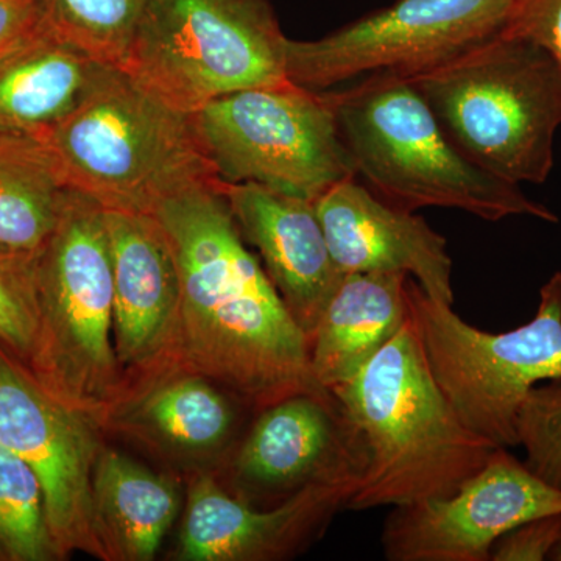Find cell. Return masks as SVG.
Returning a JSON list of instances; mask_svg holds the SVG:
<instances>
[{
	"mask_svg": "<svg viewBox=\"0 0 561 561\" xmlns=\"http://www.w3.org/2000/svg\"><path fill=\"white\" fill-rule=\"evenodd\" d=\"M151 216L179 265L181 370L206 376L253 413L327 390L313 379L309 337L242 238L221 180L172 195Z\"/></svg>",
	"mask_w": 561,
	"mask_h": 561,
	"instance_id": "cell-1",
	"label": "cell"
},
{
	"mask_svg": "<svg viewBox=\"0 0 561 561\" xmlns=\"http://www.w3.org/2000/svg\"><path fill=\"white\" fill-rule=\"evenodd\" d=\"M360 432L368 463L350 511L451 496L500 446L465 426L432 375L415 324L331 390Z\"/></svg>",
	"mask_w": 561,
	"mask_h": 561,
	"instance_id": "cell-2",
	"label": "cell"
},
{
	"mask_svg": "<svg viewBox=\"0 0 561 561\" xmlns=\"http://www.w3.org/2000/svg\"><path fill=\"white\" fill-rule=\"evenodd\" d=\"M357 176L398 208L459 209L486 221L559 216L519 184L483 171L449 140L405 77L375 73L343 91H324Z\"/></svg>",
	"mask_w": 561,
	"mask_h": 561,
	"instance_id": "cell-3",
	"label": "cell"
},
{
	"mask_svg": "<svg viewBox=\"0 0 561 561\" xmlns=\"http://www.w3.org/2000/svg\"><path fill=\"white\" fill-rule=\"evenodd\" d=\"M36 382L106 432L124 398L113 343L114 275L105 209L70 190L60 220L35 253Z\"/></svg>",
	"mask_w": 561,
	"mask_h": 561,
	"instance_id": "cell-4",
	"label": "cell"
},
{
	"mask_svg": "<svg viewBox=\"0 0 561 561\" xmlns=\"http://www.w3.org/2000/svg\"><path fill=\"white\" fill-rule=\"evenodd\" d=\"M69 190L105 210L153 214L162 202L220 180L194 114L110 68L47 138Z\"/></svg>",
	"mask_w": 561,
	"mask_h": 561,
	"instance_id": "cell-5",
	"label": "cell"
},
{
	"mask_svg": "<svg viewBox=\"0 0 561 561\" xmlns=\"http://www.w3.org/2000/svg\"><path fill=\"white\" fill-rule=\"evenodd\" d=\"M405 79L454 146L483 171L519 186L549 179L561 127V73L540 46L500 33Z\"/></svg>",
	"mask_w": 561,
	"mask_h": 561,
	"instance_id": "cell-6",
	"label": "cell"
},
{
	"mask_svg": "<svg viewBox=\"0 0 561 561\" xmlns=\"http://www.w3.org/2000/svg\"><path fill=\"white\" fill-rule=\"evenodd\" d=\"M286 41L268 0H151L122 70L194 114L232 92L289 80Z\"/></svg>",
	"mask_w": 561,
	"mask_h": 561,
	"instance_id": "cell-7",
	"label": "cell"
},
{
	"mask_svg": "<svg viewBox=\"0 0 561 561\" xmlns=\"http://www.w3.org/2000/svg\"><path fill=\"white\" fill-rule=\"evenodd\" d=\"M408 300L432 375L465 426L500 448L518 446L527 394L537 383L561 381V272L541 287L529 323L497 334L471 327L413 278Z\"/></svg>",
	"mask_w": 561,
	"mask_h": 561,
	"instance_id": "cell-8",
	"label": "cell"
},
{
	"mask_svg": "<svg viewBox=\"0 0 561 561\" xmlns=\"http://www.w3.org/2000/svg\"><path fill=\"white\" fill-rule=\"evenodd\" d=\"M194 122L217 176L227 183L260 184L313 203L357 176L324 91L290 80L250 88L203 106Z\"/></svg>",
	"mask_w": 561,
	"mask_h": 561,
	"instance_id": "cell-9",
	"label": "cell"
},
{
	"mask_svg": "<svg viewBox=\"0 0 561 561\" xmlns=\"http://www.w3.org/2000/svg\"><path fill=\"white\" fill-rule=\"evenodd\" d=\"M516 0H397L316 41L287 38V79L328 91L375 73L412 77L504 32Z\"/></svg>",
	"mask_w": 561,
	"mask_h": 561,
	"instance_id": "cell-10",
	"label": "cell"
},
{
	"mask_svg": "<svg viewBox=\"0 0 561 561\" xmlns=\"http://www.w3.org/2000/svg\"><path fill=\"white\" fill-rule=\"evenodd\" d=\"M103 431L66 408L0 346V440L41 483L50 537L61 560L83 552L105 561L92 508V472Z\"/></svg>",
	"mask_w": 561,
	"mask_h": 561,
	"instance_id": "cell-11",
	"label": "cell"
},
{
	"mask_svg": "<svg viewBox=\"0 0 561 561\" xmlns=\"http://www.w3.org/2000/svg\"><path fill=\"white\" fill-rule=\"evenodd\" d=\"M367 463L364 438L334 393L306 391L254 413L232 453V494L272 508L313 483L359 486Z\"/></svg>",
	"mask_w": 561,
	"mask_h": 561,
	"instance_id": "cell-12",
	"label": "cell"
},
{
	"mask_svg": "<svg viewBox=\"0 0 561 561\" xmlns=\"http://www.w3.org/2000/svg\"><path fill=\"white\" fill-rule=\"evenodd\" d=\"M561 515V490L496 448L451 496L394 507L382 530L390 561H490L505 534L542 516Z\"/></svg>",
	"mask_w": 561,
	"mask_h": 561,
	"instance_id": "cell-13",
	"label": "cell"
},
{
	"mask_svg": "<svg viewBox=\"0 0 561 561\" xmlns=\"http://www.w3.org/2000/svg\"><path fill=\"white\" fill-rule=\"evenodd\" d=\"M105 220L113 256V343L124 401L153 379L181 370L180 273L157 217L105 210Z\"/></svg>",
	"mask_w": 561,
	"mask_h": 561,
	"instance_id": "cell-14",
	"label": "cell"
},
{
	"mask_svg": "<svg viewBox=\"0 0 561 561\" xmlns=\"http://www.w3.org/2000/svg\"><path fill=\"white\" fill-rule=\"evenodd\" d=\"M357 483H313L283 504L257 508L225 490L216 476L195 474L187 489L176 560L278 561L323 535Z\"/></svg>",
	"mask_w": 561,
	"mask_h": 561,
	"instance_id": "cell-15",
	"label": "cell"
},
{
	"mask_svg": "<svg viewBox=\"0 0 561 561\" xmlns=\"http://www.w3.org/2000/svg\"><path fill=\"white\" fill-rule=\"evenodd\" d=\"M332 261L346 273H405L432 300L454 305L448 242L423 217L343 180L313 202Z\"/></svg>",
	"mask_w": 561,
	"mask_h": 561,
	"instance_id": "cell-16",
	"label": "cell"
},
{
	"mask_svg": "<svg viewBox=\"0 0 561 561\" xmlns=\"http://www.w3.org/2000/svg\"><path fill=\"white\" fill-rule=\"evenodd\" d=\"M242 238L298 327L311 337L343 273L332 261L313 203L254 183L221 181Z\"/></svg>",
	"mask_w": 561,
	"mask_h": 561,
	"instance_id": "cell-17",
	"label": "cell"
},
{
	"mask_svg": "<svg viewBox=\"0 0 561 561\" xmlns=\"http://www.w3.org/2000/svg\"><path fill=\"white\" fill-rule=\"evenodd\" d=\"M238 404L243 402L206 376L176 370L125 398L106 432L119 431L180 457L214 456L236 437Z\"/></svg>",
	"mask_w": 561,
	"mask_h": 561,
	"instance_id": "cell-18",
	"label": "cell"
},
{
	"mask_svg": "<svg viewBox=\"0 0 561 561\" xmlns=\"http://www.w3.org/2000/svg\"><path fill=\"white\" fill-rule=\"evenodd\" d=\"M110 68L44 21L0 57V131L49 138Z\"/></svg>",
	"mask_w": 561,
	"mask_h": 561,
	"instance_id": "cell-19",
	"label": "cell"
},
{
	"mask_svg": "<svg viewBox=\"0 0 561 561\" xmlns=\"http://www.w3.org/2000/svg\"><path fill=\"white\" fill-rule=\"evenodd\" d=\"M405 273H346L309 337L313 379L332 390L350 381L409 320Z\"/></svg>",
	"mask_w": 561,
	"mask_h": 561,
	"instance_id": "cell-20",
	"label": "cell"
},
{
	"mask_svg": "<svg viewBox=\"0 0 561 561\" xmlns=\"http://www.w3.org/2000/svg\"><path fill=\"white\" fill-rule=\"evenodd\" d=\"M179 482L103 445L92 472V508L105 561H151L179 518Z\"/></svg>",
	"mask_w": 561,
	"mask_h": 561,
	"instance_id": "cell-21",
	"label": "cell"
},
{
	"mask_svg": "<svg viewBox=\"0 0 561 561\" xmlns=\"http://www.w3.org/2000/svg\"><path fill=\"white\" fill-rule=\"evenodd\" d=\"M69 192L47 139L0 131V249L35 254Z\"/></svg>",
	"mask_w": 561,
	"mask_h": 561,
	"instance_id": "cell-22",
	"label": "cell"
},
{
	"mask_svg": "<svg viewBox=\"0 0 561 561\" xmlns=\"http://www.w3.org/2000/svg\"><path fill=\"white\" fill-rule=\"evenodd\" d=\"M151 0H44L51 31L102 65L122 69Z\"/></svg>",
	"mask_w": 561,
	"mask_h": 561,
	"instance_id": "cell-23",
	"label": "cell"
},
{
	"mask_svg": "<svg viewBox=\"0 0 561 561\" xmlns=\"http://www.w3.org/2000/svg\"><path fill=\"white\" fill-rule=\"evenodd\" d=\"M55 560L38 478L0 440V561Z\"/></svg>",
	"mask_w": 561,
	"mask_h": 561,
	"instance_id": "cell-24",
	"label": "cell"
},
{
	"mask_svg": "<svg viewBox=\"0 0 561 561\" xmlns=\"http://www.w3.org/2000/svg\"><path fill=\"white\" fill-rule=\"evenodd\" d=\"M35 334V254L0 249V346L25 367Z\"/></svg>",
	"mask_w": 561,
	"mask_h": 561,
	"instance_id": "cell-25",
	"label": "cell"
},
{
	"mask_svg": "<svg viewBox=\"0 0 561 561\" xmlns=\"http://www.w3.org/2000/svg\"><path fill=\"white\" fill-rule=\"evenodd\" d=\"M518 446L524 463L549 485L561 490V381L534 387L519 411Z\"/></svg>",
	"mask_w": 561,
	"mask_h": 561,
	"instance_id": "cell-26",
	"label": "cell"
},
{
	"mask_svg": "<svg viewBox=\"0 0 561 561\" xmlns=\"http://www.w3.org/2000/svg\"><path fill=\"white\" fill-rule=\"evenodd\" d=\"M502 33L540 46L561 73V0H516Z\"/></svg>",
	"mask_w": 561,
	"mask_h": 561,
	"instance_id": "cell-27",
	"label": "cell"
},
{
	"mask_svg": "<svg viewBox=\"0 0 561 561\" xmlns=\"http://www.w3.org/2000/svg\"><path fill=\"white\" fill-rule=\"evenodd\" d=\"M561 538V515L542 516L515 527L491 549L493 561H542L551 559Z\"/></svg>",
	"mask_w": 561,
	"mask_h": 561,
	"instance_id": "cell-28",
	"label": "cell"
},
{
	"mask_svg": "<svg viewBox=\"0 0 561 561\" xmlns=\"http://www.w3.org/2000/svg\"><path fill=\"white\" fill-rule=\"evenodd\" d=\"M46 21L44 0H0V57Z\"/></svg>",
	"mask_w": 561,
	"mask_h": 561,
	"instance_id": "cell-29",
	"label": "cell"
},
{
	"mask_svg": "<svg viewBox=\"0 0 561 561\" xmlns=\"http://www.w3.org/2000/svg\"><path fill=\"white\" fill-rule=\"evenodd\" d=\"M551 560L561 561V538L551 553Z\"/></svg>",
	"mask_w": 561,
	"mask_h": 561,
	"instance_id": "cell-30",
	"label": "cell"
}]
</instances>
